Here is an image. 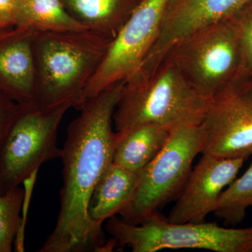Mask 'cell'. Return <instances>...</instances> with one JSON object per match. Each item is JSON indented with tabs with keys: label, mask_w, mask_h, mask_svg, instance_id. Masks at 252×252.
Returning a JSON list of instances; mask_svg holds the SVG:
<instances>
[{
	"label": "cell",
	"mask_w": 252,
	"mask_h": 252,
	"mask_svg": "<svg viewBox=\"0 0 252 252\" xmlns=\"http://www.w3.org/2000/svg\"><path fill=\"white\" fill-rule=\"evenodd\" d=\"M124 81L86 101L68 126L61 158V208L54 230L38 252H105L102 226L91 220L89 207L97 182L114 159L119 133L112 130L113 116Z\"/></svg>",
	"instance_id": "obj_1"
},
{
	"label": "cell",
	"mask_w": 252,
	"mask_h": 252,
	"mask_svg": "<svg viewBox=\"0 0 252 252\" xmlns=\"http://www.w3.org/2000/svg\"><path fill=\"white\" fill-rule=\"evenodd\" d=\"M170 0H141L84 91V102L137 70L160 34Z\"/></svg>",
	"instance_id": "obj_8"
},
{
	"label": "cell",
	"mask_w": 252,
	"mask_h": 252,
	"mask_svg": "<svg viewBox=\"0 0 252 252\" xmlns=\"http://www.w3.org/2000/svg\"><path fill=\"white\" fill-rule=\"evenodd\" d=\"M38 170H36L32 172L23 182V186H24V189H24V196H23L22 210H21V220L18 225L14 242L15 251L17 252H24L25 229H26V221H27L28 207H29L33 187L35 183Z\"/></svg>",
	"instance_id": "obj_20"
},
{
	"label": "cell",
	"mask_w": 252,
	"mask_h": 252,
	"mask_svg": "<svg viewBox=\"0 0 252 252\" xmlns=\"http://www.w3.org/2000/svg\"><path fill=\"white\" fill-rule=\"evenodd\" d=\"M21 104H18L0 94V147L7 135L10 127L12 125L17 115Z\"/></svg>",
	"instance_id": "obj_21"
},
{
	"label": "cell",
	"mask_w": 252,
	"mask_h": 252,
	"mask_svg": "<svg viewBox=\"0 0 252 252\" xmlns=\"http://www.w3.org/2000/svg\"><path fill=\"white\" fill-rule=\"evenodd\" d=\"M139 174L112 162L97 182L89 203L91 220L102 225L119 215L135 192Z\"/></svg>",
	"instance_id": "obj_12"
},
{
	"label": "cell",
	"mask_w": 252,
	"mask_h": 252,
	"mask_svg": "<svg viewBox=\"0 0 252 252\" xmlns=\"http://www.w3.org/2000/svg\"><path fill=\"white\" fill-rule=\"evenodd\" d=\"M105 228L116 245L128 246L133 252L200 249L216 252H252V226L235 228L216 222L172 223L160 214L139 225L114 216Z\"/></svg>",
	"instance_id": "obj_6"
},
{
	"label": "cell",
	"mask_w": 252,
	"mask_h": 252,
	"mask_svg": "<svg viewBox=\"0 0 252 252\" xmlns=\"http://www.w3.org/2000/svg\"><path fill=\"white\" fill-rule=\"evenodd\" d=\"M141 0H63L68 13L88 29L114 39Z\"/></svg>",
	"instance_id": "obj_13"
},
{
	"label": "cell",
	"mask_w": 252,
	"mask_h": 252,
	"mask_svg": "<svg viewBox=\"0 0 252 252\" xmlns=\"http://www.w3.org/2000/svg\"><path fill=\"white\" fill-rule=\"evenodd\" d=\"M69 106L21 105L0 147V193L19 187L44 162L61 158L58 130Z\"/></svg>",
	"instance_id": "obj_7"
},
{
	"label": "cell",
	"mask_w": 252,
	"mask_h": 252,
	"mask_svg": "<svg viewBox=\"0 0 252 252\" xmlns=\"http://www.w3.org/2000/svg\"><path fill=\"white\" fill-rule=\"evenodd\" d=\"M117 132L113 162L140 174L162 150L171 132L161 126L144 124Z\"/></svg>",
	"instance_id": "obj_15"
},
{
	"label": "cell",
	"mask_w": 252,
	"mask_h": 252,
	"mask_svg": "<svg viewBox=\"0 0 252 252\" xmlns=\"http://www.w3.org/2000/svg\"><path fill=\"white\" fill-rule=\"evenodd\" d=\"M250 207H252V162L241 177L223 190L214 213L225 225L234 226L243 222Z\"/></svg>",
	"instance_id": "obj_17"
},
{
	"label": "cell",
	"mask_w": 252,
	"mask_h": 252,
	"mask_svg": "<svg viewBox=\"0 0 252 252\" xmlns=\"http://www.w3.org/2000/svg\"><path fill=\"white\" fill-rule=\"evenodd\" d=\"M245 160L203 154L167 220L172 223L205 221L216 210L220 194L236 178Z\"/></svg>",
	"instance_id": "obj_10"
},
{
	"label": "cell",
	"mask_w": 252,
	"mask_h": 252,
	"mask_svg": "<svg viewBox=\"0 0 252 252\" xmlns=\"http://www.w3.org/2000/svg\"><path fill=\"white\" fill-rule=\"evenodd\" d=\"M203 153L220 158L252 155V75L242 71L231 84L210 101L200 124Z\"/></svg>",
	"instance_id": "obj_9"
},
{
	"label": "cell",
	"mask_w": 252,
	"mask_h": 252,
	"mask_svg": "<svg viewBox=\"0 0 252 252\" xmlns=\"http://www.w3.org/2000/svg\"><path fill=\"white\" fill-rule=\"evenodd\" d=\"M252 0H176L169 6L167 20L178 34L188 36L233 16Z\"/></svg>",
	"instance_id": "obj_14"
},
{
	"label": "cell",
	"mask_w": 252,
	"mask_h": 252,
	"mask_svg": "<svg viewBox=\"0 0 252 252\" xmlns=\"http://www.w3.org/2000/svg\"><path fill=\"white\" fill-rule=\"evenodd\" d=\"M203 147L200 125L171 131L162 150L139 174L132 198L119 212L122 220L130 224H141L178 198L191 172L194 159L203 153Z\"/></svg>",
	"instance_id": "obj_5"
},
{
	"label": "cell",
	"mask_w": 252,
	"mask_h": 252,
	"mask_svg": "<svg viewBox=\"0 0 252 252\" xmlns=\"http://www.w3.org/2000/svg\"><path fill=\"white\" fill-rule=\"evenodd\" d=\"M14 18L16 26L36 32L88 29L68 13L63 0H16Z\"/></svg>",
	"instance_id": "obj_16"
},
{
	"label": "cell",
	"mask_w": 252,
	"mask_h": 252,
	"mask_svg": "<svg viewBox=\"0 0 252 252\" xmlns=\"http://www.w3.org/2000/svg\"><path fill=\"white\" fill-rule=\"evenodd\" d=\"M16 0H0V30L16 26L14 18Z\"/></svg>",
	"instance_id": "obj_22"
},
{
	"label": "cell",
	"mask_w": 252,
	"mask_h": 252,
	"mask_svg": "<svg viewBox=\"0 0 252 252\" xmlns=\"http://www.w3.org/2000/svg\"><path fill=\"white\" fill-rule=\"evenodd\" d=\"M24 189L0 193V252H11L21 220Z\"/></svg>",
	"instance_id": "obj_18"
},
{
	"label": "cell",
	"mask_w": 252,
	"mask_h": 252,
	"mask_svg": "<svg viewBox=\"0 0 252 252\" xmlns=\"http://www.w3.org/2000/svg\"><path fill=\"white\" fill-rule=\"evenodd\" d=\"M163 60L175 65L199 95L212 100L244 69L234 20L230 16L195 32L172 46Z\"/></svg>",
	"instance_id": "obj_4"
},
{
	"label": "cell",
	"mask_w": 252,
	"mask_h": 252,
	"mask_svg": "<svg viewBox=\"0 0 252 252\" xmlns=\"http://www.w3.org/2000/svg\"><path fill=\"white\" fill-rule=\"evenodd\" d=\"M209 103L187 84L175 65L163 60L150 75L132 74L125 79L113 124L116 132L144 124L171 132L200 125Z\"/></svg>",
	"instance_id": "obj_3"
},
{
	"label": "cell",
	"mask_w": 252,
	"mask_h": 252,
	"mask_svg": "<svg viewBox=\"0 0 252 252\" xmlns=\"http://www.w3.org/2000/svg\"><path fill=\"white\" fill-rule=\"evenodd\" d=\"M238 28L244 70L252 75V1L231 16Z\"/></svg>",
	"instance_id": "obj_19"
},
{
	"label": "cell",
	"mask_w": 252,
	"mask_h": 252,
	"mask_svg": "<svg viewBox=\"0 0 252 252\" xmlns=\"http://www.w3.org/2000/svg\"><path fill=\"white\" fill-rule=\"evenodd\" d=\"M113 39L89 29L36 32L33 41L36 104L49 109L80 110L86 86L98 69Z\"/></svg>",
	"instance_id": "obj_2"
},
{
	"label": "cell",
	"mask_w": 252,
	"mask_h": 252,
	"mask_svg": "<svg viewBox=\"0 0 252 252\" xmlns=\"http://www.w3.org/2000/svg\"><path fill=\"white\" fill-rule=\"evenodd\" d=\"M175 1H176V0H170V1H169V4H172V3L175 2Z\"/></svg>",
	"instance_id": "obj_23"
},
{
	"label": "cell",
	"mask_w": 252,
	"mask_h": 252,
	"mask_svg": "<svg viewBox=\"0 0 252 252\" xmlns=\"http://www.w3.org/2000/svg\"><path fill=\"white\" fill-rule=\"evenodd\" d=\"M35 33L20 26L0 30V94L21 105L36 103Z\"/></svg>",
	"instance_id": "obj_11"
}]
</instances>
